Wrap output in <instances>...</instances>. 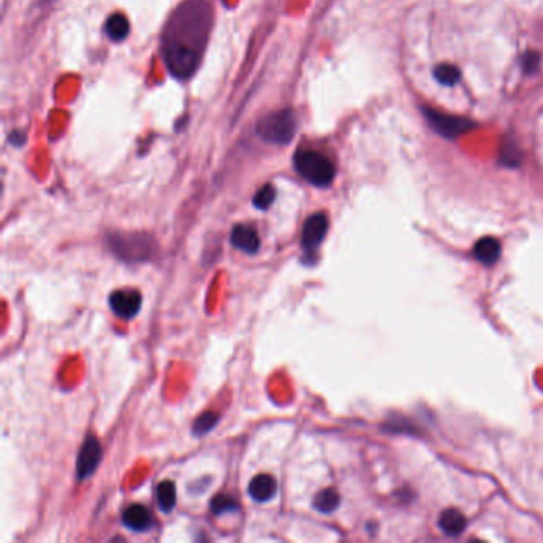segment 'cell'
I'll use <instances>...</instances> for the list:
<instances>
[{"mask_svg": "<svg viewBox=\"0 0 543 543\" xmlns=\"http://www.w3.org/2000/svg\"><path fill=\"white\" fill-rule=\"evenodd\" d=\"M295 167L301 177L316 186H328L335 179L333 162L314 150H300L295 155Z\"/></svg>", "mask_w": 543, "mask_h": 543, "instance_id": "6da1fadb", "label": "cell"}, {"mask_svg": "<svg viewBox=\"0 0 543 543\" xmlns=\"http://www.w3.org/2000/svg\"><path fill=\"white\" fill-rule=\"evenodd\" d=\"M257 132L263 141L269 143H282L286 146L293 139L297 132V117L290 108H283L274 113H269L260 120L257 126Z\"/></svg>", "mask_w": 543, "mask_h": 543, "instance_id": "7a4b0ae2", "label": "cell"}, {"mask_svg": "<svg viewBox=\"0 0 543 543\" xmlns=\"http://www.w3.org/2000/svg\"><path fill=\"white\" fill-rule=\"evenodd\" d=\"M165 58L169 70L179 78L190 77L199 63V53L196 50L180 44H169V41Z\"/></svg>", "mask_w": 543, "mask_h": 543, "instance_id": "3957f363", "label": "cell"}, {"mask_svg": "<svg viewBox=\"0 0 543 543\" xmlns=\"http://www.w3.org/2000/svg\"><path fill=\"white\" fill-rule=\"evenodd\" d=\"M101 456H102V449H101V445L98 442V438H96L94 435H88L87 438H84V442L80 448V452H78L77 478L83 481V480H87L88 476H91L96 467L99 466Z\"/></svg>", "mask_w": 543, "mask_h": 543, "instance_id": "277c9868", "label": "cell"}, {"mask_svg": "<svg viewBox=\"0 0 543 543\" xmlns=\"http://www.w3.org/2000/svg\"><path fill=\"white\" fill-rule=\"evenodd\" d=\"M328 231V217L319 212L311 215L305 222L303 231H301V245L306 252L316 250L322 244L325 234Z\"/></svg>", "mask_w": 543, "mask_h": 543, "instance_id": "5b68a950", "label": "cell"}, {"mask_svg": "<svg viewBox=\"0 0 543 543\" xmlns=\"http://www.w3.org/2000/svg\"><path fill=\"white\" fill-rule=\"evenodd\" d=\"M110 307L112 311L122 319H132L141 309L142 297L137 290H129V288H123V290H115L110 295Z\"/></svg>", "mask_w": 543, "mask_h": 543, "instance_id": "8992f818", "label": "cell"}, {"mask_svg": "<svg viewBox=\"0 0 543 543\" xmlns=\"http://www.w3.org/2000/svg\"><path fill=\"white\" fill-rule=\"evenodd\" d=\"M426 117L428 118V122L432 123L433 128H435L438 132H442V134L446 137H457L472 128V123H468L467 120L443 115V113H438L433 110H427Z\"/></svg>", "mask_w": 543, "mask_h": 543, "instance_id": "52a82bcc", "label": "cell"}, {"mask_svg": "<svg viewBox=\"0 0 543 543\" xmlns=\"http://www.w3.org/2000/svg\"><path fill=\"white\" fill-rule=\"evenodd\" d=\"M112 243V249L113 252H117L120 257H123L124 260H139V258H146V252L150 253V247L148 244H143L142 238H134V236H126V238H120V236H113L110 239Z\"/></svg>", "mask_w": 543, "mask_h": 543, "instance_id": "ba28073f", "label": "cell"}, {"mask_svg": "<svg viewBox=\"0 0 543 543\" xmlns=\"http://www.w3.org/2000/svg\"><path fill=\"white\" fill-rule=\"evenodd\" d=\"M231 244L245 253H257L260 249V238H258L255 228L236 225L231 231Z\"/></svg>", "mask_w": 543, "mask_h": 543, "instance_id": "9c48e42d", "label": "cell"}, {"mask_svg": "<svg viewBox=\"0 0 543 543\" xmlns=\"http://www.w3.org/2000/svg\"><path fill=\"white\" fill-rule=\"evenodd\" d=\"M123 524L126 528L136 530V532H142V530L152 528V516H150V511L146 506L134 504L124 510Z\"/></svg>", "mask_w": 543, "mask_h": 543, "instance_id": "30bf717a", "label": "cell"}, {"mask_svg": "<svg viewBox=\"0 0 543 543\" xmlns=\"http://www.w3.org/2000/svg\"><path fill=\"white\" fill-rule=\"evenodd\" d=\"M277 483L271 475H257L250 481L249 494L257 502H268L276 496Z\"/></svg>", "mask_w": 543, "mask_h": 543, "instance_id": "8fae6325", "label": "cell"}, {"mask_svg": "<svg viewBox=\"0 0 543 543\" xmlns=\"http://www.w3.org/2000/svg\"><path fill=\"white\" fill-rule=\"evenodd\" d=\"M473 255L478 262L486 267L496 263L500 257V243L496 238H481L473 247Z\"/></svg>", "mask_w": 543, "mask_h": 543, "instance_id": "7c38bea8", "label": "cell"}, {"mask_svg": "<svg viewBox=\"0 0 543 543\" xmlns=\"http://www.w3.org/2000/svg\"><path fill=\"white\" fill-rule=\"evenodd\" d=\"M438 524L446 535H459L462 534V530L466 529L467 520L459 510L449 509L442 513Z\"/></svg>", "mask_w": 543, "mask_h": 543, "instance_id": "4fadbf2b", "label": "cell"}, {"mask_svg": "<svg viewBox=\"0 0 543 543\" xmlns=\"http://www.w3.org/2000/svg\"><path fill=\"white\" fill-rule=\"evenodd\" d=\"M106 32L113 41H122L129 34V21L123 15H112L106 23Z\"/></svg>", "mask_w": 543, "mask_h": 543, "instance_id": "5bb4252c", "label": "cell"}, {"mask_svg": "<svg viewBox=\"0 0 543 543\" xmlns=\"http://www.w3.org/2000/svg\"><path fill=\"white\" fill-rule=\"evenodd\" d=\"M156 500H158V505L162 511H171L174 506H176V500H177L176 486H174V483L162 481L158 486V490H156Z\"/></svg>", "mask_w": 543, "mask_h": 543, "instance_id": "9a60e30c", "label": "cell"}, {"mask_svg": "<svg viewBox=\"0 0 543 543\" xmlns=\"http://www.w3.org/2000/svg\"><path fill=\"white\" fill-rule=\"evenodd\" d=\"M340 505V496L335 490H324L314 497V509L322 513H331Z\"/></svg>", "mask_w": 543, "mask_h": 543, "instance_id": "2e32d148", "label": "cell"}, {"mask_svg": "<svg viewBox=\"0 0 543 543\" xmlns=\"http://www.w3.org/2000/svg\"><path fill=\"white\" fill-rule=\"evenodd\" d=\"M433 77L435 80L442 84H446V87H451V84H456L461 80V70L456 68V65L451 64H440L433 70Z\"/></svg>", "mask_w": 543, "mask_h": 543, "instance_id": "e0dca14e", "label": "cell"}, {"mask_svg": "<svg viewBox=\"0 0 543 543\" xmlns=\"http://www.w3.org/2000/svg\"><path fill=\"white\" fill-rule=\"evenodd\" d=\"M274 199H276V189L271 184H268L264 185L263 189L258 190L255 198H253V206L260 210H264L271 207V204L274 203Z\"/></svg>", "mask_w": 543, "mask_h": 543, "instance_id": "ac0fdd59", "label": "cell"}, {"mask_svg": "<svg viewBox=\"0 0 543 543\" xmlns=\"http://www.w3.org/2000/svg\"><path fill=\"white\" fill-rule=\"evenodd\" d=\"M217 422H219V414H215L212 411L203 413L195 421V424H193V432H195L196 435H204V433L212 430V427L217 424Z\"/></svg>", "mask_w": 543, "mask_h": 543, "instance_id": "d6986e66", "label": "cell"}, {"mask_svg": "<svg viewBox=\"0 0 543 543\" xmlns=\"http://www.w3.org/2000/svg\"><path fill=\"white\" fill-rule=\"evenodd\" d=\"M210 509H212L215 515H222V513L238 510V504L236 500L228 496H217L212 500V504H210Z\"/></svg>", "mask_w": 543, "mask_h": 543, "instance_id": "ffe728a7", "label": "cell"}, {"mask_svg": "<svg viewBox=\"0 0 543 543\" xmlns=\"http://www.w3.org/2000/svg\"><path fill=\"white\" fill-rule=\"evenodd\" d=\"M537 64H539V56H535V54L529 53L526 63H524V68H526V70L530 72V70H532V68H537Z\"/></svg>", "mask_w": 543, "mask_h": 543, "instance_id": "44dd1931", "label": "cell"}]
</instances>
